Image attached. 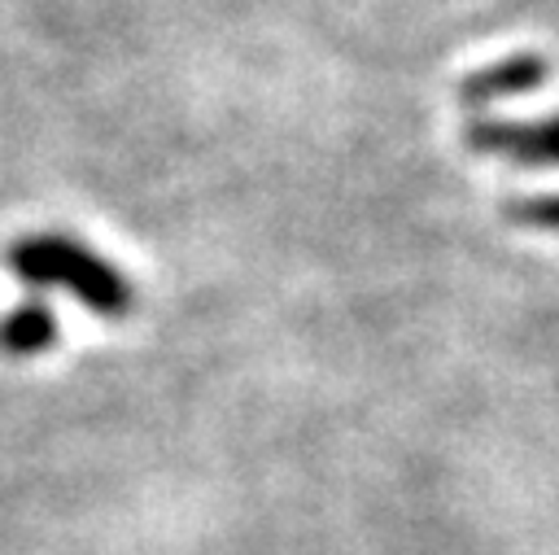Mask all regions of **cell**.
I'll return each instance as SVG.
<instances>
[{"label": "cell", "instance_id": "3957f363", "mask_svg": "<svg viewBox=\"0 0 559 555\" xmlns=\"http://www.w3.org/2000/svg\"><path fill=\"white\" fill-rule=\"evenodd\" d=\"M542 79H546V61H542L537 52H515V57L489 66V70L467 74L463 87H459V101H463L467 109H480V105H489V101L533 92V87H542Z\"/></svg>", "mask_w": 559, "mask_h": 555}, {"label": "cell", "instance_id": "5b68a950", "mask_svg": "<svg viewBox=\"0 0 559 555\" xmlns=\"http://www.w3.org/2000/svg\"><path fill=\"white\" fill-rule=\"evenodd\" d=\"M507 219L524 223V227H542V232H559V197H524L507 205Z\"/></svg>", "mask_w": 559, "mask_h": 555}, {"label": "cell", "instance_id": "277c9868", "mask_svg": "<svg viewBox=\"0 0 559 555\" xmlns=\"http://www.w3.org/2000/svg\"><path fill=\"white\" fill-rule=\"evenodd\" d=\"M57 341V315L44 297H26L13 315L0 319V354L4 358H31L44 354Z\"/></svg>", "mask_w": 559, "mask_h": 555}, {"label": "cell", "instance_id": "7a4b0ae2", "mask_svg": "<svg viewBox=\"0 0 559 555\" xmlns=\"http://www.w3.org/2000/svg\"><path fill=\"white\" fill-rule=\"evenodd\" d=\"M467 149L485 157H507L515 166H559V114H542L537 122H507L472 114L463 127Z\"/></svg>", "mask_w": 559, "mask_h": 555}, {"label": "cell", "instance_id": "6da1fadb", "mask_svg": "<svg viewBox=\"0 0 559 555\" xmlns=\"http://www.w3.org/2000/svg\"><path fill=\"white\" fill-rule=\"evenodd\" d=\"M9 271L26 284L31 297H44L48 288H66L74 302H83L92 315H105V319L127 315L135 302L131 280L109 258H100L92 245L61 232L22 236L9 249Z\"/></svg>", "mask_w": 559, "mask_h": 555}]
</instances>
